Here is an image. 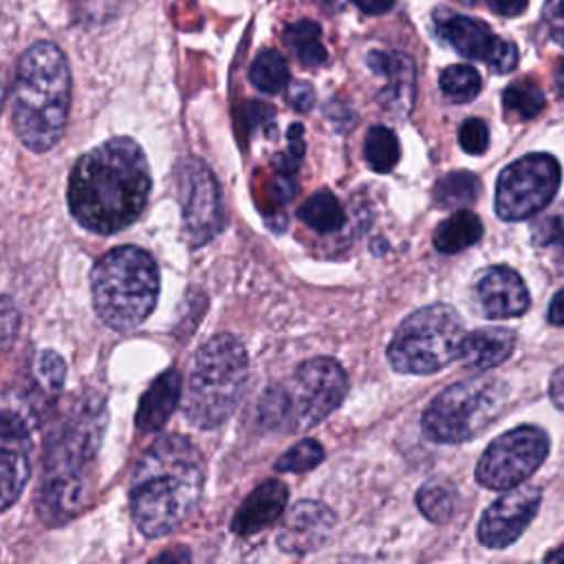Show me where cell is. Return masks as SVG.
<instances>
[{
    "mask_svg": "<svg viewBox=\"0 0 564 564\" xmlns=\"http://www.w3.org/2000/svg\"><path fill=\"white\" fill-rule=\"evenodd\" d=\"M150 167L130 137H112L82 154L68 176V207L95 234H115L145 209Z\"/></svg>",
    "mask_w": 564,
    "mask_h": 564,
    "instance_id": "cell-1",
    "label": "cell"
},
{
    "mask_svg": "<svg viewBox=\"0 0 564 564\" xmlns=\"http://www.w3.org/2000/svg\"><path fill=\"white\" fill-rule=\"evenodd\" d=\"M205 463L194 443L170 434L152 443L130 480V511L145 538L178 529L200 502Z\"/></svg>",
    "mask_w": 564,
    "mask_h": 564,
    "instance_id": "cell-2",
    "label": "cell"
},
{
    "mask_svg": "<svg viewBox=\"0 0 564 564\" xmlns=\"http://www.w3.org/2000/svg\"><path fill=\"white\" fill-rule=\"evenodd\" d=\"M70 108V70L64 53L51 42L29 46L11 95V119L20 141L33 152L51 150L64 134Z\"/></svg>",
    "mask_w": 564,
    "mask_h": 564,
    "instance_id": "cell-3",
    "label": "cell"
},
{
    "mask_svg": "<svg viewBox=\"0 0 564 564\" xmlns=\"http://www.w3.org/2000/svg\"><path fill=\"white\" fill-rule=\"evenodd\" d=\"M104 430L101 405L84 403L62 432L46 443L40 509L48 520L77 513L90 491V463Z\"/></svg>",
    "mask_w": 564,
    "mask_h": 564,
    "instance_id": "cell-4",
    "label": "cell"
},
{
    "mask_svg": "<svg viewBox=\"0 0 564 564\" xmlns=\"http://www.w3.org/2000/svg\"><path fill=\"white\" fill-rule=\"evenodd\" d=\"M90 289L97 315L115 330H132L156 304V262L139 247H117L93 267Z\"/></svg>",
    "mask_w": 564,
    "mask_h": 564,
    "instance_id": "cell-5",
    "label": "cell"
},
{
    "mask_svg": "<svg viewBox=\"0 0 564 564\" xmlns=\"http://www.w3.org/2000/svg\"><path fill=\"white\" fill-rule=\"evenodd\" d=\"M249 375L245 346L234 335H216L200 346L187 379L183 412L185 419L212 430L225 423L236 410Z\"/></svg>",
    "mask_w": 564,
    "mask_h": 564,
    "instance_id": "cell-6",
    "label": "cell"
},
{
    "mask_svg": "<svg viewBox=\"0 0 564 564\" xmlns=\"http://www.w3.org/2000/svg\"><path fill=\"white\" fill-rule=\"evenodd\" d=\"M465 330L447 304H427L410 313L388 344V361L399 372L432 375L458 359Z\"/></svg>",
    "mask_w": 564,
    "mask_h": 564,
    "instance_id": "cell-7",
    "label": "cell"
},
{
    "mask_svg": "<svg viewBox=\"0 0 564 564\" xmlns=\"http://www.w3.org/2000/svg\"><path fill=\"white\" fill-rule=\"evenodd\" d=\"M507 383L494 377H471L438 392L423 412V434L436 443H460L482 432L502 410Z\"/></svg>",
    "mask_w": 564,
    "mask_h": 564,
    "instance_id": "cell-8",
    "label": "cell"
},
{
    "mask_svg": "<svg viewBox=\"0 0 564 564\" xmlns=\"http://www.w3.org/2000/svg\"><path fill=\"white\" fill-rule=\"evenodd\" d=\"M348 379L330 357H313L297 366L286 390H273V425L306 430L326 419L346 397Z\"/></svg>",
    "mask_w": 564,
    "mask_h": 564,
    "instance_id": "cell-9",
    "label": "cell"
},
{
    "mask_svg": "<svg viewBox=\"0 0 564 564\" xmlns=\"http://www.w3.org/2000/svg\"><path fill=\"white\" fill-rule=\"evenodd\" d=\"M560 163L551 154H524L509 163L496 183V214L516 223L542 212L560 187Z\"/></svg>",
    "mask_w": 564,
    "mask_h": 564,
    "instance_id": "cell-10",
    "label": "cell"
},
{
    "mask_svg": "<svg viewBox=\"0 0 564 564\" xmlns=\"http://www.w3.org/2000/svg\"><path fill=\"white\" fill-rule=\"evenodd\" d=\"M549 454V436L535 425L513 427L489 443L476 465V480L487 489H511L524 482Z\"/></svg>",
    "mask_w": 564,
    "mask_h": 564,
    "instance_id": "cell-11",
    "label": "cell"
},
{
    "mask_svg": "<svg viewBox=\"0 0 564 564\" xmlns=\"http://www.w3.org/2000/svg\"><path fill=\"white\" fill-rule=\"evenodd\" d=\"M176 187L187 242L192 247H200L223 227L218 183L203 161L189 156L176 167Z\"/></svg>",
    "mask_w": 564,
    "mask_h": 564,
    "instance_id": "cell-12",
    "label": "cell"
},
{
    "mask_svg": "<svg viewBox=\"0 0 564 564\" xmlns=\"http://www.w3.org/2000/svg\"><path fill=\"white\" fill-rule=\"evenodd\" d=\"M542 491L535 485H516L496 498L478 522V540L489 549H507L513 544L529 522L535 518Z\"/></svg>",
    "mask_w": 564,
    "mask_h": 564,
    "instance_id": "cell-13",
    "label": "cell"
},
{
    "mask_svg": "<svg viewBox=\"0 0 564 564\" xmlns=\"http://www.w3.org/2000/svg\"><path fill=\"white\" fill-rule=\"evenodd\" d=\"M438 33L456 53L467 59L485 62L494 73H509L518 64V51L511 42L498 37L489 24L469 15H447L436 22Z\"/></svg>",
    "mask_w": 564,
    "mask_h": 564,
    "instance_id": "cell-14",
    "label": "cell"
},
{
    "mask_svg": "<svg viewBox=\"0 0 564 564\" xmlns=\"http://www.w3.org/2000/svg\"><path fill=\"white\" fill-rule=\"evenodd\" d=\"M31 432L15 412H0V513L22 494L31 476Z\"/></svg>",
    "mask_w": 564,
    "mask_h": 564,
    "instance_id": "cell-15",
    "label": "cell"
},
{
    "mask_svg": "<svg viewBox=\"0 0 564 564\" xmlns=\"http://www.w3.org/2000/svg\"><path fill=\"white\" fill-rule=\"evenodd\" d=\"M335 527L333 511L317 500H300L286 513L278 533V544L286 553H308L319 549Z\"/></svg>",
    "mask_w": 564,
    "mask_h": 564,
    "instance_id": "cell-16",
    "label": "cell"
},
{
    "mask_svg": "<svg viewBox=\"0 0 564 564\" xmlns=\"http://www.w3.org/2000/svg\"><path fill=\"white\" fill-rule=\"evenodd\" d=\"M476 302L487 317H518L529 308L524 280L509 267H489L476 282Z\"/></svg>",
    "mask_w": 564,
    "mask_h": 564,
    "instance_id": "cell-17",
    "label": "cell"
},
{
    "mask_svg": "<svg viewBox=\"0 0 564 564\" xmlns=\"http://www.w3.org/2000/svg\"><path fill=\"white\" fill-rule=\"evenodd\" d=\"M289 500V489L282 480H264L258 485L236 509L231 518V529L238 535H251L271 527L284 511Z\"/></svg>",
    "mask_w": 564,
    "mask_h": 564,
    "instance_id": "cell-18",
    "label": "cell"
},
{
    "mask_svg": "<svg viewBox=\"0 0 564 564\" xmlns=\"http://www.w3.org/2000/svg\"><path fill=\"white\" fill-rule=\"evenodd\" d=\"M366 62L372 73L388 79L381 99L388 106H394L397 112H408L414 88V62L399 51H370Z\"/></svg>",
    "mask_w": 564,
    "mask_h": 564,
    "instance_id": "cell-19",
    "label": "cell"
},
{
    "mask_svg": "<svg viewBox=\"0 0 564 564\" xmlns=\"http://www.w3.org/2000/svg\"><path fill=\"white\" fill-rule=\"evenodd\" d=\"M516 348V333L509 328H478L463 337L458 359L474 370H489L511 357Z\"/></svg>",
    "mask_w": 564,
    "mask_h": 564,
    "instance_id": "cell-20",
    "label": "cell"
},
{
    "mask_svg": "<svg viewBox=\"0 0 564 564\" xmlns=\"http://www.w3.org/2000/svg\"><path fill=\"white\" fill-rule=\"evenodd\" d=\"M178 397H181V375L178 370L170 368L159 379H154L148 392L141 397L139 410H137L139 430L143 432L159 430L174 412Z\"/></svg>",
    "mask_w": 564,
    "mask_h": 564,
    "instance_id": "cell-21",
    "label": "cell"
},
{
    "mask_svg": "<svg viewBox=\"0 0 564 564\" xmlns=\"http://www.w3.org/2000/svg\"><path fill=\"white\" fill-rule=\"evenodd\" d=\"M480 238H482L480 218L467 207H460L436 227L432 240L441 253H458L476 245Z\"/></svg>",
    "mask_w": 564,
    "mask_h": 564,
    "instance_id": "cell-22",
    "label": "cell"
},
{
    "mask_svg": "<svg viewBox=\"0 0 564 564\" xmlns=\"http://www.w3.org/2000/svg\"><path fill=\"white\" fill-rule=\"evenodd\" d=\"M284 44L304 68H317L328 59L322 44V29L313 20H297L284 29Z\"/></svg>",
    "mask_w": 564,
    "mask_h": 564,
    "instance_id": "cell-23",
    "label": "cell"
},
{
    "mask_svg": "<svg viewBox=\"0 0 564 564\" xmlns=\"http://www.w3.org/2000/svg\"><path fill=\"white\" fill-rule=\"evenodd\" d=\"M297 218H300L306 227H311V229H315V231H319V234L337 231V229L344 225V220H346L341 203H339L337 196H335L333 192H328V189H319V192H315L313 196H308V198L300 205Z\"/></svg>",
    "mask_w": 564,
    "mask_h": 564,
    "instance_id": "cell-24",
    "label": "cell"
},
{
    "mask_svg": "<svg viewBox=\"0 0 564 564\" xmlns=\"http://www.w3.org/2000/svg\"><path fill=\"white\" fill-rule=\"evenodd\" d=\"M480 183L471 172H449L441 176L432 189L434 203L443 209H460L476 203Z\"/></svg>",
    "mask_w": 564,
    "mask_h": 564,
    "instance_id": "cell-25",
    "label": "cell"
},
{
    "mask_svg": "<svg viewBox=\"0 0 564 564\" xmlns=\"http://www.w3.org/2000/svg\"><path fill=\"white\" fill-rule=\"evenodd\" d=\"M289 79H291L289 64L284 55L273 48L258 53L249 66V82L267 95L280 93L289 84Z\"/></svg>",
    "mask_w": 564,
    "mask_h": 564,
    "instance_id": "cell-26",
    "label": "cell"
},
{
    "mask_svg": "<svg viewBox=\"0 0 564 564\" xmlns=\"http://www.w3.org/2000/svg\"><path fill=\"white\" fill-rule=\"evenodd\" d=\"M416 505L427 520L447 522L458 507V491L449 482L430 480L419 489Z\"/></svg>",
    "mask_w": 564,
    "mask_h": 564,
    "instance_id": "cell-27",
    "label": "cell"
},
{
    "mask_svg": "<svg viewBox=\"0 0 564 564\" xmlns=\"http://www.w3.org/2000/svg\"><path fill=\"white\" fill-rule=\"evenodd\" d=\"M401 148L397 134L386 126H372L366 132L364 141V159L375 172H390L399 161Z\"/></svg>",
    "mask_w": 564,
    "mask_h": 564,
    "instance_id": "cell-28",
    "label": "cell"
},
{
    "mask_svg": "<svg viewBox=\"0 0 564 564\" xmlns=\"http://www.w3.org/2000/svg\"><path fill=\"white\" fill-rule=\"evenodd\" d=\"M441 93L454 104H467L478 97L482 88L480 73L469 64H452L438 77Z\"/></svg>",
    "mask_w": 564,
    "mask_h": 564,
    "instance_id": "cell-29",
    "label": "cell"
},
{
    "mask_svg": "<svg viewBox=\"0 0 564 564\" xmlns=\"http://www.w3.org/2000/svg\"><path fill=\"white\" fill-rule=\"evenodd\" d=\"M502 106L509 115H513L518 119H533L544 110L546 99L538 84L522 79V82H513L505 88Z\"/></svg>",
    "mask_w": 564,
    "mask_h": 564,
    "instance_id": "cell-30",
    "label": "cell"
},
{
    "mask_svg": "<svg viewBox=\"0 0 564 564\" xmlns=\"http://www.w3.org/2000/svg\"><path fill=\"white\" fill-rule=\"evenodd\" d=\"M324 460V447L317 441H300L297 445H293L291 449H286L278 463L275 469L278 471H291V474H302L308 471L313 467H317Z\"/></svg>",
    "mask_w": 564,
    "mask_h": 564,
    "instance_id": "cell-31",
    "label": "cell"
},
{
    "mask_svg": "<svg viewBox=\"0 0 564 564\" xmlns=\"http://www.w3.org/2000/svg\"><path fill=\"white\" fill-rule=\"evenodd\" d=\"M35 375H37V381L44 386V390L48 392L59 390L66 377L64 359L53 350H42L35 359Z\"/></svg>",
    "mask_w": 564,
    "mask_h": 564,
    "instance_id": "cell-32",
    "label": "cell"
},
{
    "mask_svg": "<svg viewBox=\"0 0 564 564\" xmlns=\"http://www.w3.org/2000/svg\"><path fill=\"white\" fill-rule=\"evenodd\" d=\"M458 143L467 154H482L489 148V128L482 119H465L458 128Z\"/></svg>",
    "mask_w": 564,
    "mask_h": 564,
    "instance_id": "cell-33",
    "label": "cell"
},
{
    "mask_svg": "<svg viewBox=\"0 0 564 564\" xmlns=\"http://www.w3.org/2000/svg\"><path fill=\"white\" fill-rule=\"evenodd\" d=\"M542 20L551 37L564 46V0H546L542 4Z\"/></svg>",
    "mask_w": 564,
    "mask_h": 564,
    "instance_id": "cell-34",
    "label": "cell"
},
{
    "mask_svg": "<svg viewBox=\"0 0 564 564\" xmlns=\"http://www.w3.org/2000/svg\"><path fill=\"white\" fill-rule=\"evenodd\" d=\"M289 104L300 110V112H306L313 108L315 104V90L311 84L306 82H293L291 88H289Z\"/></svg>",
    "mask_w": 564,
    "mask_h": 564,
    "instance_id": "cell-35",
    "label": "cell"
},
{
    "mask_svg": "<svg viewBox=\"0 0 564 564\" xmlns=\"http://www.w3.org/2000/svg\"><path fill=\"white\" fill-rule=\"evenodd\" d=\"M485 2H487V7L494 13L505 15V18L520 15L527 9V4H529V0H485Z\"/></svg>",
    "mask_w": 564,
    "mask_h": 564,
    "instance_id": "cell-36",
    "label": "cell"
},
{
    "mask_svg": "<svg viewBox=\"0 0 564 564\" xmlns=\"http://www.w3.org/2000/svg\"><path fill=\"white\" fill-rule=\"evenodd\" d=\"M549 394H551V401L555 403V408L564 412V366H560L553 372L551 386H549Z\"/></svg>",
    "mask_w": 564,
    "mask_h": 564,
    "instance_id": "cell-37",
    "label": "cell"
},
{
    "mask_svg": "<svg viewBox=\"0 0 564 564\" xmlns=\"http://www.w3.org/2000/svg\"><path fill=\"white\" fill-rule=\"evenodd\" d=\"M364 13L370 15H379V13H388L394 7V0H352Z\"/></svg>",
    "mask_w": 564,
    "mask_h": 564,
    "instance_id": "cell-38",
    "label": "cell"
},
{
    "mask_svg": "<svg viewBox=\"0 0 564 564\" xmlns=\"http://www.w3.org/2000/svg\"><path fill=\"white\" fill-rule=\"evenodd\" d=\"M549 322L555 326H564V289H560L549 304Z\"/></svg>",
    "mask_w": 564,
    "mask_h": 564,
    "instance_id": "cell-39",
    "label": "cell"
},
{
    "mask_svg": "<svg viewBox=\"0 0 564 564\" xmlns=\"http://www.w3.org/2000/svg\"><path fill=\"white\" fill-rule=\"evenodd\" d=\"M553 84H555V90L560 97H564V59L557 62L555 70H553Z\"/></svg>",
    "mask_w": 564,
    "mask_h": 564,
    "instance_id": "cell-40",
    "label": "cell"
},
{
    "mask_svg": "<svg viewBox=\"0 0 564 564\" xmlns=\"http://www.w3.org/2000/svg\"><path fill=\"white\" fill-rule=\"evenodd\" d=\"M544 560H546V562H564V546H560L557 551H551Z\"/></svg>",
    "mask_w": 564,
    "mask_h": 564,
    "instance_id": "cell-41",
    "label": "cell"
},
{
    "mask_svg": "<svg viewBox=\"0 0 564 564\" xmlns=\"http://www.w3.org/2000/svg\"><path fill=\"white\" fill-rule=\"evenodd\" d=\"M319 4H324V7H337L341 0H317Z\"/></svg>",
    "mask_w": 564,
    "mask_h": 564,
    "instance_id": "cell-42",
    "label": "cell"
},
{
    "mask_svg": "<svg viewBox=\"0 0 564 564\" xmlns=\"http://www.w3.org/2000/svg\"><path fill=\"white\" fill-rule=\"evenodd\" d=\"M458 2H463V4H474L476 0H458Z\"/></svg>",
    "mask_w": 564,
    "mask_h": 564,
    "instance_id": "cell-43",
    "label": "cell"
}]
</instances>
